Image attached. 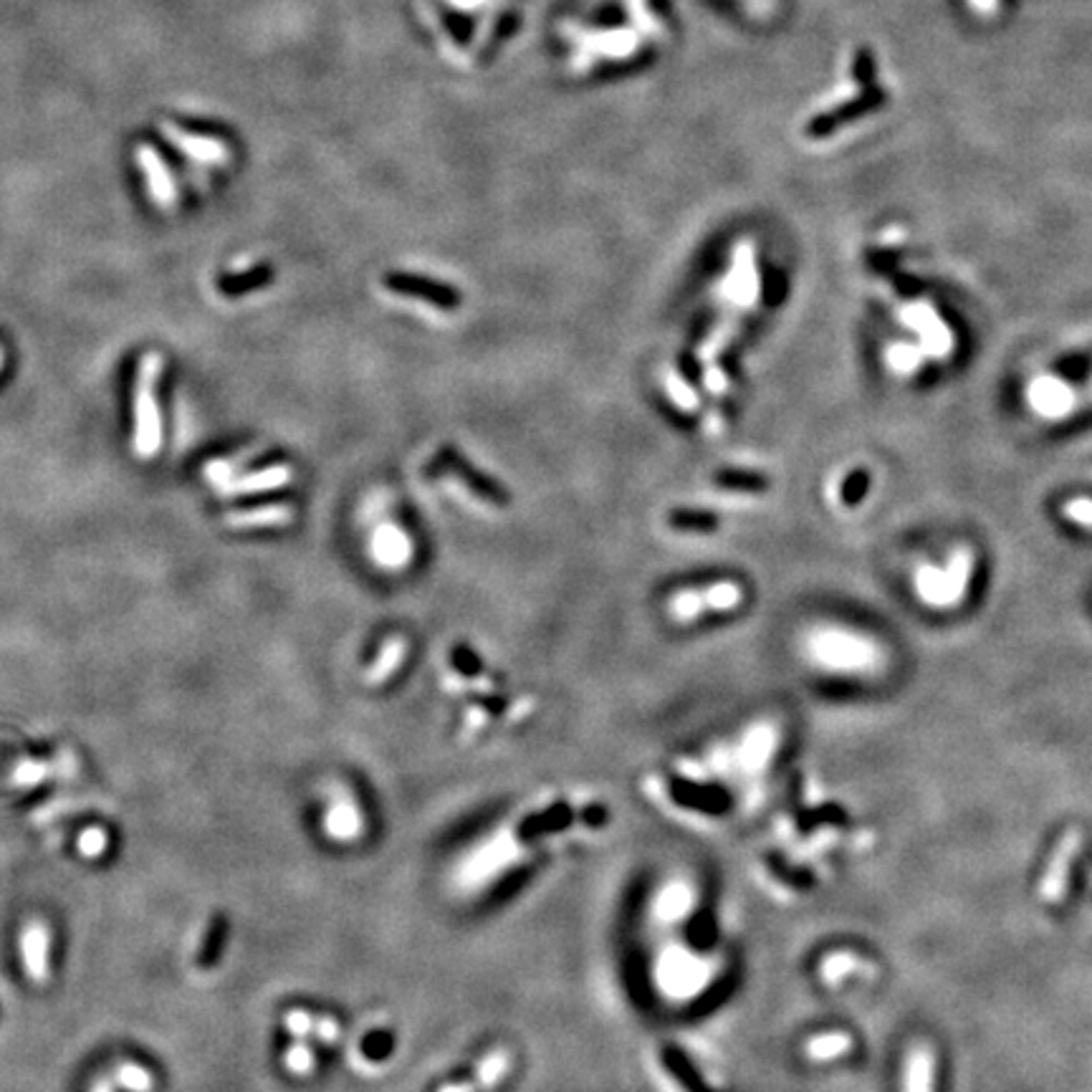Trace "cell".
Instances as JSON below:
<instances>
[{
	"instance_id": "cell-19",
	"label": "cell",
	"mask_w": 1092,
	"mask_h": 1092,
	"mask_svg": "<svg viewBox=\"0 0 1092 1092\" xmlns=\"http://www.w3.org/2000/svg\"><path fill=\"white\" fill-rule=\"evenodd\" d=\"M372 554L379 565L390 566V569H398V566L408 565L410 554H412V546H410V539L403 528H398L395 524H382V526L374 531Z\"/></svg>"
},
{
	"instance_id": "cell-22",
	"label": "cell",
	"mask_w": 1092,
	"mask_h": 1092,
	"mask_svg": "<svg viewBox=\"0 0 1092 1092\" xmlns=\"http://www.w3.org/2000/svg\"><path fill=\"white\" fill-rule=\"evenodd\" d=\"M405 655H408V643H405L400 635H392L390 640H385V645L379 647L377 660H374L372 668L367 671V681L372 682V685L385 682L392 673L398 671L400 663L405 660Z\"/></svg>"
},
{
	"instance_id": "cell-14",
	"label": "cell",
	"mask_w": 1092,
	"mask_h": 1092,
	"mask_svg": "<svg viewBox=\"0 0 1092 1092\" xmlns=\"http://www.w3.org/2000/svg\"><path fill=\"white\" fill-rule=\"evenodd\" d=\"M900 1072V1092H936V1052L931 1044H911Z\"/></svg>"
},
{
	"instance_id": "cell-23",
	"label": "cell",
	"mask_w": 1092,
	"mask_h": 1092,
	"mask_svg": "<svg viewBox=\"0 0 1092 1092\" xmlns=\"http://www.w3.org/2000/svg\"><path fill=\"white\" fill-rule=\"evenodd\" d=\"M582 46L587 51H600V54H607V57L622 58V57H630V54L638 49V36H635L633 31L595 33V36L584 38Z\"/></svg>"
},
{
	"instance_id": "cell-28",
	"label": "cell",
	"mask_w": 1092,
	"mask_h": 1092,
	"mask_svg": "<svg viewBox=\"0 0 1092 1092\" xmlns=\"http://www.w3.org/2000/svg\"><path fill=\"white\" fill-rule=\"evenodd\" d=\"M49 776H51V763L38 761V759H20V761L16 763V769H13L11 779L16 787H36V784H41L44 779H49Z\"/></svg>"
},
{
	"instance_id": "cell-10",
	"label": "cell",
	"mask_w": 1092,
	"mask_h": 1092,
	"mask_svg": "<svg viewBox=\"0 0 1092 1092\" xmlns=\"http://www.w3.org/2000/svg\"><path fill=\"white\" fill-rule=\"evenodd\" d=\"M1027 400H1030V408L1034 410L1036 415L1047 417V420H1057V417H1065L1068 412H1072L1077 395H1074V390L1065 379L1042 374V377L1030 382Z\"/></svg>"
},
{
	"instance_id": "cell-2",
	"label": "cell",
	"mask_w": 1092,
	"mask_h": 1092,
	"mask_svg": "<svg viewBox=\"0 0 1092 1092\" xmlns=\"http://www.w3.org/2000/svg\"><path fill=\"white\" fill-rule=\"evenodd\" d=\"M162 372V357L157 352L144 354L136 367L135 379V450L142 458H152L160 450L162 420L157 408L155 385Z\"/></svg>"
},
{
	"instance_id": "cell-36",
	"label": "cell",
	"mask_w": 1092,
	"mask_h": 1092,
	"mask_svg": "<svg viewBox=\"0 0 1092 1092\" xmlns=\"http://www.w3.org/2000/svg\"><path fill=\"white\" fill-rule=\"evenodd\" d=\"M968 3H971L979 13H984V16L996 11V0H968Z\"/></svg>"
},
{
	"instance_id": "cell-4",
	"label": "cell",
	"mask_w": 1092,
	"mask_h": 1092,
	"mask_svg": "<svg viewBox=\"0 0 1092 1092\" xmlns=\"http://www.w3.org/2000/svg\"><path fill=\"white\" fill-rule=\"evenodd\" d=\"M698 900H701V887L690 878H665L650 898V918L663 928H676L693 918Z\"/></svg>"
},
{
	"instance_id": "cell-21",
	"label": "cell",
	"mask_w": 1092,
	"mask_h": 1092,
	"mask_svg": "<svg viewBox=\"0 0 1092 1092\" xmlns=\"http://www.w3.org/2000/svg\"><path fill=\"white\" fill-rule=\"evenodd\" d=\"M870 963L863 961L855 951H832L819 961V979L825 987H839L844 979H852L857 974H868Z\"/></svg>"
},
{
	"instance_id": "cell-32",
	"label": "cell",
	"mask_w": 1092,
	"mask_h": 1092,
	"mask_svg": "<svg viewBox=\"0 0 1092 1092\" xmlns=\"http://www.w3.org/2000/svg\"><path fill=\"white\" fill-rule=\"evenodd\" d=\"M314 1024H317V1017H311L306 1009H292L286 1014V1030L292 1032L296 1039H306L309 1034H314Z\"/></svg>"
},
{
	"instance_id": "cell-3",
	"label": "cell",
	"mask_w": 1092,
	"mask_h": 1092,
	"mask_svg": "<svg viewBox=\"0 0 1092 1092\" xmlns=\"http://www.w3.org/2000/svg\"><path fill=\"white\" fill-rule=\"evenodd\" d=\"M971 571H974V554L968 552V549H958L949 559L946 569L923 566L918 571V579H916L918 582V595L928 604H936V607H954L966 595Z\"/></svg>"
},
{
	"instance_id": "cell-33",
	"label": "cell",
	"mask_w": 1092,
	"mask_h": 1092,
	"mask_svg": "<svg viewBox=\"0 0 1092 1092\" xmlns=\"http://www.w3.org/2000/svg\"><path fill=\"white\" fill-rule=\"evenodd\" d=\"M1065 516H1068L1070 522L1080 524V526L1085 528H1092V498L1087 496H1077L1072 498V501L1065 503Z\"/></svg>"
},
{
	"instance_id": "cell-31",
	"label": "cell",
	"mask_w": 1092,
	"mask_h": 1092,
	"mask_svg": "<svg viewBox=\"0 0 1092 1092\" xmlns=\"http://www.w3.org/2000/svg\"><path fill=\"white\" fill-rule=\"evenodd\" d=\"M890 365L898 370V372H913V370H918L920 365V352L916 347H911V344H898V347L890 349Z\"/></svg>"
},
{
	"instance_id": "cell-35",
	"label": "cell",
	"mask_w": 1092,
	"mask_h": 1092,
	"mask_svg": "<svg viewBox=\"0 0 1092 1092\" xmlns=\"http://www.w3.org/2000/svg\"><path fill=\"white\" fill-rule=\"evenodd\" d=\"M339 1024H336L334 1017H317V1024H314V1036H317L319 1042L324 1044H334L336 1039H339Z\"/></svg>"
},
{
	"instance_id": "cell-9",
	"label": "cell",
	"mask_w": 1092,
	"mask_h": 1092,
	"mask_svg": "<svg viewBox=\"0 0 1092 1092\" xmlns=\"http://www.w3.org/2000/svg\"><path fill=\"white\" fill-rule=\"evenodd\" d=\"M822 663H827L835 671H876V665L880 663V652L876 650L873 643L857 638H830V643H822L817 647Z\"/></svg>"
},
{
	"instance_id": "cell-16",
	"label": "cell",
	"mask_w": 1092,
	"mask_h": 1092,
	"mask_svg": "<svg viewBox=\"0 0 1092 1092\" xmlns=\"http://www.w3.org/2000/svg\"><path fill=\"white\" fill-rule=\"evenodd\" d=\"M292 468L286 466V463H276V466H268L263 468V471H255V473H249V476H241V478H230V481H225L223 486H217L220 488V493H225V496H249V493H266V490H276L281 488V486H286L289 481H292Z\"/></svg>"
},
{
	"instance_id": "cell-18",
	"label": "cell",
	"mask_w": 1092,
	"mask_h": 1092,
	"mask_svg": "<svg viewBox=\"0 0 1092 1092\" xmlns=\"http://www.w3.org/2000/svg\"><path fill=\"white\" fill-rule=\"evenodd\" d=\"M852 1034L844 1030H822L817 1034H809L801 1044V1055L814 1065H827L838 1062L852 1052Z\"/></svg>"
},
{
	"instance_id": "cell-1",
	"label": "cell",
	"mask_w": 1092,
	"mask_h": 1092,
	"mask_svg": "<svg viewBox=\"0 0 1092 1092\" xmlns=\"http://www.w3.org/2000/svg\"><path fill=\"white\" fill-rule=\"evenodd\" d=\"M714 979V963L708 956L685 946H668L655 961V981L660 994L676 1001L693 999Z\"/></svg>"
},
{
	"instance_id": "cell-38",
	"label": "cell",
	"mask_w": 1092,
	"mask_h": 1092,
	"mask_svg": "<svg viewBox=\"0 0 1092 1092\" xmlns=\"http://www.w3.org/2000/svg\"><path fill=\"white\" fill-rule=\"evenodd\" d=\"M453 3L460 8H476L478 3H484V0H453Z\"/></svg>"
},
{
	"instance_id": "cell-24",
	"label": "cell",
	"mask_w": 1092,
	"mask_h": 1092,
	"mask_svg": "<svg viewBox=\"0 0 1092 1092\" xmlns=\"http://www.w3.org/2000/svg\"><path fill=\"white\" fill-rule=\"evenodd\" d=\"M668 524L676 531H693V534H711L719 528V516L708 514V511H690V509H676L668 514Z\"/></svg>"
},
{
	"instance_id": "cell-7",
	"label": "cell",
	"mask_w": 1092,
	"mask_h": 1092,
	"mask_svg": "<svg viewBox=\"0 0 1092 1092\" xmlns=\"http://www.w3.org/2000/svg\"><path fill=\"white\" fill-rule=\"evenodd\" d=\"M324 832L334 842H357L365 832V819L357 800L347 787L332 784L327 789V814H324Z\"/></svg>"
},
{
	"instance_id": "cell-17",
	"label": "cell",
	"mask_w": 1092,
	"mask_h": 1092,
	"mask_svg": "<svg viewBox=\"0 0 1092 1092\" xmlns=\"http://www.w3.org/2000/svg\"><path fill=\"white\" fill-rule=\"evenodd\" d=\"M906 319L911 322L913 330H918L920 336H923L925 352L936 354V357H944V354H949L951 349H954V334H951L949 327L936 317V311L933 309L920 304L911 306V309L906 311Z\"/></svg>"
},
{
	"instance_id": "cell-11",
	"label": "cell",
	"mask_w": 1092,
	"mask_h": 1092,
	"mask_svg": "<svg viewBox=\"0 0 1092 1092\" xmlns=\"http://www.w3.org/2000/svg\"><path fill=\"white\" fill-rule=\"evenodd\" d=\"M20 958L25 976L36 984H46L51 976V931L44 920H28L20 931Z\"/></svg>"
},
{
	"instance_id": "cell-30",
	"label": "cell",
	"mask_w": 1092,
	"mask_h": 1092,
	"mask_svg": "<svg viewBox=\"0 0 1092 1092\" xmlns=\"http://www.w3.org/2000/svg\"><path fill=\"white\" fill-rule=\"evenodd\" d=\"M266 281H268V271L266 268H258V271H251L249 276H236V279L220 281V292H225L228 296H238V293L251 292V289H255V286H263Z\"/></svg>"
},
{
	"instance_id": "cell-6",
	"label": "cell",
	"mask_w": 1092,
	"mask_h": 1092,
	"mask_svg": "<svg viewBox=\"0 0 1092 1092\" xmlns=\"http://www.w3.org/2000/svg\"><path fill=\"white\" fill-rule=\"evenodd\" d=\"M1080 847H1082V832L1077 830V827H1070V830L1062 835L1060 842L1055 844V850H1052V855H1049L1047 860V868H1044L1042 880H1039V898H1042L1044 903L1057 906V903H1062V898L1068 895L1070 873H1072V863L1077 860V855H1080Z\"/></svg>"
},
{
	"instance_id": "cell-26",
	"label": "cell",
	"mask_w": 1092,
	"mask_h": 1092,
	"mask_svg": "<svg viewBox=\"0 0 1092 1092\" xmlns=\"http://www.w3.org/2000/svg\"><path fill=\"white\" fill-rule=\"evenodd\" d=\"M716 484H719L721 488L744 490V493H763V490L769 488L766 478L749 471H721L716 473Z\"/></svg>"
},
{
	"instance_id": "cell-5",
	"label": "cell",
	"mask_w": 1092,
	"mask_h": 1092,
	"mask_svg": "<svg viewBox=\"0 0 1092 1092\" xmlns=\"http://www.w3.org/2000/svg\"><path fill=\"white\" fill-rule=\"evenodd\" d=\"M160 132L168 136L175 147L180 149L182 155L190 157L198 165H215V168H220V165H228L230 157H233V149H230V144L225 142L223 136L208 135V132H195L190 127L180 125V122H173V119H162Z\"/></svg>"
},
{
	"instance_id": "cell-25",
	"label": "cell",
	"mask_w": 1092,
	"mask_h": 1092,
	"mask_svg": "<svg viewBox=\"0 0 1092 1092\" xmlns=\"http://www.w3.org/2000/svg\"><path fill=\"white\" fill-rule=\"evenodd\" d=\"M112 1080L117 1082V1087H125L127 1092H152V1087H155L152 1074H149L142 1065H136V1062L117 1065V1068H114Z\"/></svg>"
},
{
	"instance_id": "cell-34",
	"label": "cell",
	"mask_w": 1092,
	"mask_h": 1092,
	"mask_svg": "<svg viewBox=\"0 0 1092 1092\" xmlns=\"http://www.w3.org/2000/svg\"><path fill=\"white\" fill-rule=\"evenodd\" d=\"M865 490H868V473L855 471L850 478H847V481H844V486H842L844 503H857L860 498L865 496Z\"/></svg>"
},
{
	"instance_id": "cell-39",
	"label": "cell",
	"mask_w": 1092,
	"mask_h": 1092,
	"mask_svg": "<svg viewBox=\"0 0 1092 1092\" xmlns=\"http://www.w3.org/2000/svg\"><path fill=\"white\" fill-rule=\"evenodd\" d=\"M0 367H3V349H0Z\"/></svg>"
},
{
	"instance_id": "cell-15",
	"label": "cell",
	"mask_w": 1092,
	"mask_h": 1092,
	"mask_svg": "<svg viewBox=\"0 0 1092 1092\" xmlns=\"http://www.w3.org/2000/svg\"><path fill=\"white\" fill-rule=\"evenodd\" d=\"M385 286L390 292L403 293V296L422 298L428 304L438 306V309H455L460 304V296L446 284L438 281L420 279V276H387Z\"/></svg>"
},
{
	"instance_id": "cell-37",
	"label": "cell",
	"mask_w": 1092,
	"mask_h": 1092,
	"mask_svg": "<svg viewBox=\"0 0 1092 1092\" xmlns=\"http://www.w3.org/2000/svg\"><path fill=\"white\" fill-rule=\"evenodd\" d=\"M114 1087H117V1082L106 1080V1077H99V1080H94L92 1092H114Z\"/></svg>"
},
{
	"instance_id": "cell-20",
	"label": "cell",
	"mask_w": 1092,
	"mask_h": 1092,
	"mask_svg": "<svg viewBox=\"0 0 1092 1092\" xmlns=\"http://www.w3.org/2000/svg\"><path fill=\"white\" fill-rule=\"evenodd\" d=\"M293 519V509L289 503H266L254 509H241L225 514V524L230 528H268L284 526Z\"/></svg>"
},
{
	"instance_id": "cell-8",
	"label": "cell",
	"mask_w": 1092,
	"mask_h": 1092,
	"mask_svg": "<svg viewBox=\"0 0 1092 1092\" xmlns=\"http://www.w3.org/2000/svg\"><path fill=\"white\" fill-rule=\"evenodd\" d=\"M135 160L136 168L142 170L144 177H147V190L157 208L173 211L180 193H177V182H175L173 170H170L168 160L162 157L160 149L152 142H139L135 147Z\"/></svg>"
},
{
	"instance_id": "cell-13",
	"label": "cell",
	"mask_w": 1092,
	"mask_h": 1092,
	"mask_svg": "<svg viewBox=\"0 0 1092 1092\" xmlns=\"http://www.w3.org/2000/svg\"><path fill=\"white\" fill-rule=\"evenodd\" d=\"M741 597H744V592H741L739 584L723 582L711 587V590L682 592V595H678L676 600H673V612H676L681 620H688V617H695L701 609L736 607V604L741 603Z\"/></svg>"
},
{
	"instance_id": "cell-27",
	"label": "cell",
	"mask_w": 1092,
	"mask_h": 1092,
	"mask_svg": "<svg viewBox=\"0 0 1092 1092\" xmlns=\"http://www.w3.org/2000/svg\"><path fill=\"white\" fill-rule=\"evenodd\" d=\"M284 1065L289 1072L298 1074V1077H306V1074H311L314 1072V1068H317V1057H314V1049L306 1044V1039H296L292 1047L286 1049Z\"/></svg>"
},
{
	"instance_id": "cell-12",
	"label": "cell",
	"mask_w": 1092,
	"mask_h": 1092,
	"mask_svg": "<svg viewBox=\"0 0 1092 1092\" xmlns=\"http://www.w3.org/2000/svg\"><path fill=\"white\" fill-rule=\"evenodd\" d=\"M441 468L446 473H450L453 478H458L460 484H466V488L471 493H476L478 498L493 503V506H506L511 501V493L503 488L501 484H496L493 478H488L486 473L476 471L468 460L460 458L455 450H446L441 455Z\"/></svg>"
},
{
	"instance_id": "cell-29",
	"label": "cell",
	"mask_w": 1092,
	"mask_h": 1092,
	"mask_svg": "<svg viewBox=\"0 0 1092 1092\" xmlns=\"http://www.w3.org/2000/svg\"><path fill=\"white\" fill-rule=\"evenodd\" d=\"M106 844H109V838H106V830H101V827H87L79 835V839H76L79 855L87 857V860H97V857L104 855Z\"/></svg>"
}]
</instances>
